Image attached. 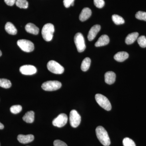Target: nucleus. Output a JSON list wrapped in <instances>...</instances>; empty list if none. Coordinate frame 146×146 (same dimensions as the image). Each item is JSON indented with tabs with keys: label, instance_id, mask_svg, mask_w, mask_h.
I'll return each instance as SVG.
<instances>
[{
	"label": "nucleus",
	"instance_id": "nucleus-1",
	"mask_svg": "<svg viewBox=\"0 0 146 146\" xmlns=\"http://www.w3.org/2000/svg\"><path fill=\"white\" fill-rule=\"evenodd\" d=\"M97 137L103 145L108 146L110 144V140L107 131L104 127L99 126L96 129Z\"/></svg>",
	"mask_w": 146,
	"mask_h": 146
},
{
	"label": "nucleus",
	"instance_id": "nucleus-2",
	"mask_svg": "<svg viewBox=\"0 0 146 146\" xmlns=\"http://www.w3.org/2000/svg\"><path fill=\"white\" fill-rule=\"evenodd\" d=\"M54 28L52 24H46L42 29V34L43 38L46 42H50L52 39Z\"/></svg>",
	"mask_w": 146,
	"mask_h": 146
},
{
	"label": "nucleus",
	"instance_id": "nucleus-3",
	"mask_svg": "<svg viewBox=\"0 0 146 146\" xmlns=\"http://www.w3.org/2000/svg\"><path fill=\"white\" fill-rule=\"evenodd\" d=\"M95 98L98 104L104 109L110 111L112 108L111 104L106 97L100 94H97Z\"/></svg>",
	"mask_w": 146,
	"mask_h": 146
},
{
	"label": "nucleus",
	"instance_id": "nucleus-4",
	"mask_svg": "<svg viewBox=\"0 0 146 146\" xmlns=\"http://www.w3.org/2000/svg\"><path fill=\"white\" fill-rule=\"evenodd\" d=\"M48 70L53 74H60L64 72V68L62 65L54 60H50L47 64Z\"/></svg>",
	"mask_w": 146,
	"mask_h": 146
},
{
	"label": "nucleus",
	"instance_id": "nucleus-5",
	"mask_svg": "<svg viewBox=\"0 0 146 146\" xmlns=\"http://www.w3.org/2000/svg\"><path fill=\"white\" fill-rule=\"evenodd\" d=\"M62 86L61 82L56 80L48 81L42 84V87L46 91H54L60 89Z\"/></svg>",
	"mask_w": 146,
	"mask_h": 146
},
{
	"label": "nucleus",
	"instance_id": "nucleus-6",
	"mask_svg": "<svg viewBox=\"0 0 146 146\" xmlns=\"http://www.w3.org/2000/svg\"><path fill=\"white\" fill-rule=\"evenodd\" d=\"M74 41L78 51L79 52H83L86 48L84 37L82 33H76L74 37Z\"/></svg>",
	"mask_w": 146,
	"mask_h": 146
},
{
	"label": "nucleus",
	"instance_id": "nucleus-7",
	"mask_svg": "<svg viewBox=\"0 0 146 146\" xmlns=\"http://www.w3.org/2000/svg\"><path fill=\"white\" fill-rule=\"evenodd\" d=\"M17 44L22 50L25 52H31L34 49V44L29 40L20 39L17 42Z\"/></svg>",
	"mask_w": 146,
	"mask_h": 146
},
{
	"label": "nucleus",
	"instance_id": "nucleus-8",
	"mask_svg": "<svg viewBox=\"0 0 146 146\" xmlns=\"http://www.w3.org/2000/svg\"><path fill=\"white\" fill-rule=\"evenodd\" d=\"M81 117L76 110H71L70 115V121L71 125L73 127H78L81 122Z\"/></svg>",
	"mask_w": 146,
	"mask_h": 146
},
{
	"label": "nucleus",
	"instance_id": "nucleus-9",
	"mask_svg": "<svg viewBox=\"0 0 146 146\" xmlns=\"http://www.w3.org/2000/svg\"><path fill=\"white\" fill-rule=\"evenodd\" d=\"M68 121V116L64 113L58 115L52 121L53 125L58 127H62L65 126Z\"/></svg>",
	"mask_w": 146,
	"mask_h": 146
},
{
	"label": "nucleus",
	"instance_id": "nucleus-10",
	"mask_svg": "<svg viewBox=\"0 0 146 146\" xmlns=\"http://www.w3.org/2000/svg\"><path fill=\"white\" fill-rule=\"evenodd\" d=\"M20 71L23 74L25 75H31L36 72V68L33 65H24L20 68Z\"/></svg>",
	"mask_w": 146,
	"mask_h": 146
},
{
	"label": "nucleus",
	"instance_id": "nucleus-11",
	"mask_svg": "<svg viewBox=\"0 0 146 146\" xmlns=\"http://www.w3.org/2000/svg\"><path fill=\"white\" fill-rule=\"evenodd\" d=\"M100 29L101 26L100 25H95L92 27L90 29L87 36L89 41H91L94 40Z\"/></svg>",
	"mask_w": 146,
	"mask_h": 146
},
{
	"label": "nucleus",
	"instance_id": "nucleus-12",
	"mask_svg": "<svg viewBox=\"0 0 146 146\" xmlns=\"http://www.w3.org/2000/svg\"><path fill=\"white\" fill-rule=\"evenodd\" d=\"M17 139L21 143L27 144L32 142L34 140V136L32 134L26 135L20 134L17 137Z\"/></svg>",
	"mask_w": 146,
	"mask_h": 146
},
{
	"label": "nucleus",
	"instance_id": "nucleus-13",
	"mask_svg": "<svg viewBox=\"0 0 146 146\" xmlns=\"http://www.w3.org/2000/svg\"><path fill=\"white\" fill-rule=\"evenodd\" d=\"M91 14L92 12L90 9L88 7L84 8L80 15V20L82 22L86 21L91 17Z\"/></svg>",
	"mask_w": 146,
	"mask_h": 146
},
{
	"label": "nucleus",
	"instance_id": "nucleus-14",
	"mask_svg": "<svg viewBox=\"0 0 146 146\" xmlns=\"http://www.w3.org/2000/svg\"><path fill=\"white\" fill-rule=\"evenodd\" d=\"M105 81L108 84L114 83L116 80V74L114 72L109 71L105 74Z\"/></svg>",
	"mask_w": 146,
	"mask_h": 146
},
{
	"label": "nucleus",
	"instance_id": "nucleus-15",
	"mask_svg": "<svg viewBox=\"0 0 146 146\" xmlns=\"http://www.w3.org/2000/svg\"><path fill=\"white\" fill-rule=\"evenodd\" d=\"M109 42L110 39L108 36L106 35H103L99 38L98 40L95 44V46L96 47L103 46L108 44Z\"/></svg>",
	"mask_w": 146,
	"mask_h": 146
},
{
	"label": "nucleus",
	"instance_id": "nucleus-16",
	"mask_svg": "<svg viewBox=\"0 0 146 146\" xmlns=\"http://www.w3.org/2000/svg\"><path fill=\"white\" fill-rule=\"evenodd\" d=\"M25 30L27 32L31 34L37 35L39 33V28L37 27L34 24L29 23L26 25Z\"/></svg>",
	"mask_w": 146,
	"mask_h": 146
},
{
	"label": "nucleus",
	"instance_id": "nucleus-17",
	"mask_svg": "<svg viewBox=\"0 0 146 146\" xmlns=\"http://www.w3.org/2000/svg\"><path fill=\"white\" fill-rule=\"evenodd\" d=\"M129 57V54L126 52H119L114 56V59L118 62H123Z\"/></svg>",
	"mask_w": 146,
	"mask_h": 146
},
{
	"label": "nucleus",
	"instance_id": "nucleus-18",
	"mask_svg": "<svg viewBox=\"0 0 146 146\" xmlns=\"http://www.w3.org/2000/svg\"><path fill=\"white\" fill-rule=\"evenodd\" d=\"M139 35L138 33L134 32L130 33L126 37L125 42L127 45H130L133 44L138 39Z\"/></svg>",
	"mask_w": 146,
	"mask_h": 146
},
{
	"label": "nucleus",
	"instance_id": "nucleus-19",
	"mask_svg": "<svg viewBox=\"0 0 146 146\" xmlns=\"http://www.w3.org/2000/svg\"><path fill=\"white\" fill-rule=\"evenodd\" d=\"M5 30L7 33L11 35H15L17 33V29L10 22H8L6 24Z\"/></svg>",
	"mask_w": 146,
	"mask_h": 146
},
{
	"label": "nucleus",
	"instance_id": "nucleus-20",
	"mask_svg": "<svg viewBox=\"0 0 146 146\" xmlns=\"http://www.w3.org/2000/svg\"><path fill=\"white\" fill-rule=\"evenodd\" d=\"M35 119V113L33 111H30L27 112L23 117L24 121L27 123L33 122Z\"/></svg>",
	"mask_w": 146,
	"mask_h": 146
},
{
	"label": "nucleus",
	"instance_id": "nucleus-21",
	"mask_svg": "<svg viewBox=\"0 0 146 146\" xmlns=\"http://www.w3.org/2000/svg\"><path fill=\"white\" fill-rule=\"evenodd\" d=\"M91 59L89 57H86L84 59L82 63L81 69L83 72H86L89 70L91 65Z\"/></svg>",
	"mask_w": 146,
	"mask_h": 146
},
{
	"label": "nucleus",
	"instance_id": "nucleus-22",
	"mask_svg": "<svg viewBox=\"0 0 146 146\" xmlns=\"http://www.w3.org/2000/svg\"><path fill=\"white\" fill-rule=\"evenodd\" d=\"M112 20L113 22L117 25H122L125 23L124 20L122 17L116 14L112 15Z\"/></svg>",
	"mask_w": 146,
	"mask_h": 146
},
{
	"label": "nucleus",
	"instance_id": "nucleus-23",
	"mask_svg": "<svg viewBox=\"0 0 146 146\" xmlns=\"http://www.w3.org/2000/svg\"><path fill=\"white\" fill-rule=\"evenodd\" d=\"M11 86V83L10 80L6 79H0V86L5 89H8Z\"/></svg>",
	"mask_w": 146,
	"mask_h": 146
},
{
	"label": "nucleus",
	"instance_id": "nucleus-24",
	"mask_svg": "<svg viewBox=\"0 0 146 146\" xmlns=\"http://www.w3.org/2000/svg\"><path fill=\"white\" fill-rule=\"evenodd\" d=\"M16 4L18 7L22 9H27L29 5L27 0H16Z\"/></svg>",
	"mask_w": 146,
	"mask_h": 146
},
{
	"label": "nucleus",
	"instance_id": "nucleus-25",
	"mask_svg": "<svg viewBox=\"0 0 146 146\" xmlns=\"http://www.w3.org/2000/svg\"><path fill=\"white\" fill-rule=\"evenodd\" d=\"M138 44L141 48H145L146 47V37L144 35L140 36L137 39Z\"/></svg>",
	"mask_w": 146,
	"mask_h": 146
},
{
	"label": "nucleus",
	"instance_id": "nucleus-26",
	"mask_svg": "<svg viewBox=\"0 0 146 146\" xmlns=\"http://www.w3.org/2000/svg\"><path fill=\"white\" fill-rule=\"evenodd\" d=\"M123 146H136L134 141L129 138H125L123 140Z\"/></svg>",
	"mask_w": 146,
	"mask_h": 146
},
{
	"label": "nucleus",
	"instance_id": "nucleus-27",
	"mask_svg": "<svg viewBox=\"0 0 146 146\" xmlns=\"http://www.w3.org/2000/svg\"><path fill=\"white\" fill-rule=\"evenodd\" d=\"M22 107L21 105H14L10 108V111L14 114H18L22 111Z\"/></svg>",
	"mask_w": 146,
	"mask_h": 146
},
{
	"label": "nucleus",
	"instance_id": "nucleus-28",
	"mask_svg": "<svg viewBox=\"0 0 146 146\" xmlns=\"http://www.w3.org/2000/svg\"><path fill=\"white\" fill-rule=\"evenodd\" d=\"M136 18L137 19L146 21V12L144 11H139L136 13Z\"/></svg>",
	"mask_w": 146,
	"mask_h": 146
},
{
	"label": "nucleus",
	"instance_id": "nucleus-29",
	"mask_svg": "<svg viewBox=\"0 0 146 146\" xmlns=\"http://www.w3.org/2000/svg\"><path fill=\"white\" fill-rule=\"evenodd\" d=\"M94 4L97 7L102 8L104 6V0H94Z\"/></svg>",
	"mask_w": 146,
	"mask_h": 146
},
{
	"label": "nucleus",
	"instance_id": "nucleus-30",
	"mask_svg": "<svg viewBox=\"0 0 146 146\" xmlns=\"http://www.w3.org/2000/svg\"><path fill=\"white\" fill-rule=\"evenodd\" d=\"M54 146H68L67 144L63 141L59 140H56L54 142Z\"/></svg>",
	"mask_w": 146,
	"mask_h": 146
},
{
	"label": "nucleus",
	"instance_id": "nucleus-31",
	"mask_svg": "<svg viewBox=\"0 0 146 146\" xmlns=\"http://www.w3.org/2000/svg\"><path fill=\"white\" fill-rule=\"evenodd\" d=\"M74 0H63V4L66 8H68L74 3Z\"/></svg>",
	"mask_w": 146,
	"mask_h": 146
},
{
	"label": "nucleus",
	"instance_id": "nucleus-32",
	"mask_svg": "<svg viewBox=\"0 0 146 146\" xmlns=\"http://www.w3.org/2000/svg\"><path fill=\"white\" fill-rule=\"evenodd\" d=\"M4 1L7 5L12 6L16 3V0H4Z\"/></svg>",
	"mask_w": 146,
	"mask_h": 146
},
{
	"label": "nucleus",
	"instance_id": "nucleus-33",
	"mask_svg": "<svg viewBox=\"0 0 146 146\" xmlns=\"http://www.w3.org/2000/svg\"><path fill=\"white\" fill-rule=\"evenodd\" d=\"M4 126L0 122V129H3L4 128Z\"/></svg>",
	"mask_w": 146,
	"mask_h": 146
},
{
	"label": "nucleus",
	"instance_id": "nucleus-34",
	"mask_svg": "<svg viewBox=\"0 0 146 146\" xmlns=\"http://www.w3.org/2000/svg\"><path fill=\"white\" fill-rule=\"evenodd\" d=\"M2 55V52L1 51V50H0V56H1Z\"/></svg>",
	"mask_w": 146,
	"mask_h": 146
}]
</instances>
